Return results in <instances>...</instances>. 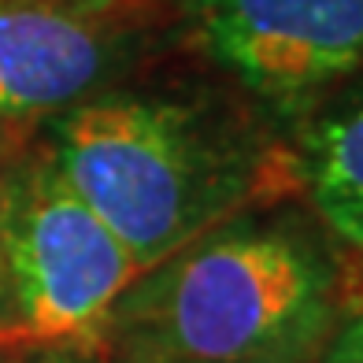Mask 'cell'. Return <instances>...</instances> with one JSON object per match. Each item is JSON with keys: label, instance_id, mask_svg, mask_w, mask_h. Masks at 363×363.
<instances>
[{"label": "cell", "instance_id": "6da1fadb", "mask_svg": "<svg viewBox=\"0 0 363 363\" xmlns=\"http://www.w3.org/2000/svg\"><path fill=\"white\" fill-rule=\"evenodd\" d=\"M341 263L293 223H223L134 278L104 330L115 363H319Z\"/></svg>", "mask_w": 363, "mask_h": 363}, {"label": "cell", "instance_id": "7a4b0ae2", "mask_svg": "<svg viewBox=\"0 0 363 363\" xmlns=\"http://www.w3.org/2000/svg\"><path fill=\"white\" fill-rule=\"evenodd\" d=\"M48 152L141 274L223 226L259 178L234 126L174 96H93L56 119Z\"/></svg>", "mask_w": 363, "mask_h": 363}, {"label": "cell", "instance_id": "3957f363", "mask_svg": "<svg viewBox=\"0 0 363 363\" xmlns=\"http://www.w3.org/2000/svg\"><path fill=\"white\" fill-rule=\"evenodd\" d=\"M4 249L19 341L101 345L141 267L78 201L52 152L8 163Z\"/></svg>", "mask_w": 363, "mask_h": 363}, {"label": "cell", "instance_id": "277c9868", "mask_svg": "<svg viewBox=\"0 0 363 363\" xmlns=\"http://www.w3.org/2000/svg\"><path fill=\"white\" fill-rule=\"evenodd\" d=\"M204 52L282 111L363 71V0H193Z\"/></svg>", "mask_w": 363, "mask_h": 363}, {"label": "cell", "instance_id": "5b68a950", "mask_svg": "<svg viewBox=\"0 0 363 363\" xmlns=\"http://www.w3.org/2000/svg\"><path fill=\"white\" fill-rule=\"evenodd\" d=\"M115 52L111 0H0V123H34L93 101Z\"/></svg>", "mask_w": 363, "mask_h": 363}, {"label": "cell", "instance_id": "8992f818", "mask_svg": "<svg viewBox=\"0 0 363 363\" xmlns=\"http://www.w3.org/2000/svg\"><path fill=\"white\" fill-rule=\"evenodd\" d=\"M293 167L330 234L363 252V86L304 126Z\"/></svg>", "mask_w": 363, "mask_h": 363}, {"label": "cell", "instance_id": "52a82bcc", "mask_svg": "<svg viewBox=\"0 0 363 363\" xmlns=\"http://www.w3.org/2000/svg\"><path fill=\"white\" fill-rule=\"evenodd\" d=\"M334 337L363 359V252L352 267H341V326Z\"/></svg>", "mask_w": 363, "mask_h": 363}, {"label": "cell", "instance_id": "ba28073f", "mask_svg": "<svg viewBox=\"0 0 363 363\" xmlns=\"http://www.w3.org/2000/svg\"><path fill=\"white\" fill-rule=\"evenodd\" d=\"M4 189H8V163L0 160V345H15V341H19V326H15L11 278H8V249H4Z\"/></svg>", "mask_w": 363, "mask_h": 363}, {"label": "cell", "instance_id": "9c48e42d", "mask_svg": "<svg viewBox=\"0 0 363 363\" xmlns=\"http://www.w3.org/2000/svg\"><path fill=\"white\" fill-rule=\"evenodd\" d=\"M319 363H363V359H359V356H356L345 341H337V337H334V341H330V349L323 352V359H319Z\"/></svg>", "mask_w": 363, "mask_h": 363}]
</instances>
